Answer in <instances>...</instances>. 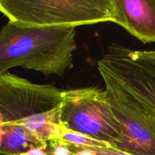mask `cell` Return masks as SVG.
<instances>
[{
  "instance_id": "obj_11",
  "label": "cell",
  "mask_w": 155,
  "mask_h": 155,
  "mask_svg": "<svg viewBox=\"0 0 155 155\" xmlns=\"http://www.w3.org/2000/svg\"><path fill=\"white\" fill-rule=\"evenodd\" d=\"M63 141V140H62ZM67 145L70 148L71 151L74 153V155H96L92 151L89 149L88 148H83V147H76L72 145L67 143Z\"/></svg>"
},
{
  "instance_id": "obj_12",
  "label": "cell",
  "mask_w": 155,
  "mask_h": 155,
  "mask_svg": "<svg viewBox=\"0 0 155 155\" xmlns=\"http://www.w3.org/2000/svg\"><path fill=\"white\" fill-rule=\"evenodd\" d=\"M19 155H47V154L44 150L41 149V148H31V149H30L29 151H27V152L24 153V154H21Z\"/></svg>"
},
{
  "instance_id": "obj_2",
  "label": "cell",
  "mask_w": 155,
  "mask_h": 155,
  "mask_svg": "<svg viewBox=\"0 0 155 155\" xmlns=\"http://www.w3.org/2000/svg\"><path fill=\"white\" fill-rule=\"evenodd\" d=\"M76 49V27L8 21L0 30V74L21 67L45 76H63L74 66Z\"/></svg>"
},
{
  "instance_id": "obj_3",
  "label": "cell",
  "mask_w": 155,
  "mask_h": 155,
  "mask_svg": "<svg viewBox=\"0 0 155 155\" xmlns=\"http://www.w3.org/2000/svg\"><path fill=\"white\" fill-rule=\"evenodd\" d=\"M9 21L27 26L92 25L113 22V0H0Z\"/></svg>"
},
{
  "instance_id": "obj_10",
  "label": "cell",
  "mask_w": 155,
  "mask_h": 155,
  "mask_svg": "<svg viewBox=\"0 0 155 155\" xmlns=\"http://www.w3.org/2000/svg\"><path fill=\"white\" fill-rule=\"evenodd\" d=\"M86 148V147H83ZM91 151H93L96 155H131L121 152V151L115 150L114 148H88Z\"/></svg>"
},
{
  "instance_id": "obj_4",
  "label": "cell",
  "mask_w": 155,
  "mask_h": 155,
  "mask_svg": "<svg viewBox=\"0 0 155 155\" xmlns=\"http://www.w3.org/2000/svg\"><path fill=\"white\" fill-rule=\"evenodd\" d=\"M61 121L70 131L107 142H120L121 125L109 104L105 89L96 86L61 91Z\"/></svg>"
},
{
  "instance_id": "obj_8",
  "label": "cell",
  "mask_w": 155,
  "mask_h": 155,
  "mask_svg": "<svg viewBox=\"0 0 155 155\" xmlns=\"http://www.w3.org/2000/svg\"><path fill=\"white\" fill-rule=\"evenodd\" d=\"M61 140L67 143L76 147H86V148H113V147L107 142L96 140L89 137L86 135L77 133L74 131H68L64 135Z\"/></svg>"
},
{
  "instance_id": "obj_7",
  "label": "cell",
  "mask_w": 155,
  "mask_h": 155,
  "mask_svg": "<svg viewBox=\"0 0 155 155\" xmlns=\"http://www.w3.org/2000/svg\"><path fill=\"white\" fill-rule=\"evenodd\" d=\"M113 22L143 43L155 42V0H113Z\"/></svg>"
},
{
  "instance_id": "obj_6",
  "label": "cell",
  "mask_w": 155,
  "mask_h": 155,
  "mask_svg": "<svg viewBox=\"0 0 155 155\" xmlns=\"http://www.w3.org/2000/svg\"><path fill=\"white\" fill-rule=\"evenodd\" d=\"M109 104L121 125L122 138L114 149L131 155H155V120L111 76L98 70Z\"/></svg>"
},
{
  "instance_id": "obj_9",
  "label": "cell",
  "mask_w": 155,
  "mask_h": 155,
  "mask_svg": "<svg viewBox=\"0 0 155 155\" xmlns=\"http://www.w3.org/2000/svg\"><path fill=\"white\" fill-rule=\"evenodd\" d=\"M45 151L47 155H74L67 144L61 139H55L48 142Z\"/></svg>"
},
{
  "instance_id": "obj_1",
  "label": "cell",
  "mask_w": 155,
  "mask_h": 155,
  "mask_svg": "<svg viewBox=\"0 0 155 155\" xmlns=\"http://www.w3.org/2000/svg\"><path fill=\"white\" fill-rule=\"evenodd\" d=\"M61 91L9 73L0 74V155H19L69 130L61 121Z\"/></svg>"
},
{
  "instance_id": "obj_5",
  "label": "cell",
  "mask_w": 155,
  "mask_h": 155,
  "mask_svg": "<svg viewBox=\"0 0 155 155\" xmlns=\"http://www.w3.org/2000/svg\"><path fill=\"white\" fill-rule=\"evenodd\" d=\"M97 65L98 70L111 76L131 93L155 120V50H133L113 42Z\"/></svg>"
}]
</instances>
